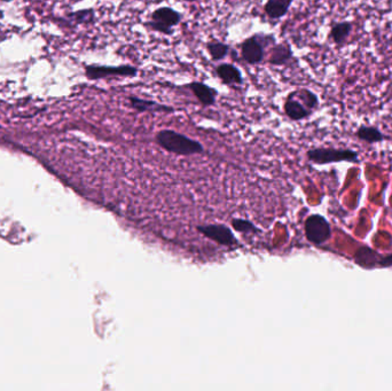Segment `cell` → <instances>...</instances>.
Here are the masks:
<instances>
[{"mask_svg": "<svg viewBox=\"0 0 392 391\" xmlns=\"http://www.w3.org/2000/svg\"><path fill=\"white\" fill-rule=\"evenodd\" d=\"M292 57H294V52L290 45L282 43V44L275 45L273 48L268 62L272 66H285L292 60Z\"/></svg>", "mask_w": 392, "mask_h": 391, "instance_id": "cell-15", "label": "cell"}, {"mask_svg": "<svg viewBox=\"0 0 392 391\" xmlns=\"http://www.w3.org/2000/svg\"><path fill=\"white\" fill-rule=\"evenodd\" d=\"M296 98L299 99V102L304 104L310 111L315 113V111L319 108L320 105V100H319L318 95H315V92L308 90V88H301L297 91L292 92Z\"/></svg>", "mask_w": 392, "mask_h": 391, "instance_id": "cell-17", "label": "cell"}, {"mask_svg": "<svg viewBox=\"0 0 392 391\" xmlns=\"http://www.w3.org/2000/svg\"><path fill=\"white\" fill-rule=\"evenodd\" d=\"M305 236L317 246L328 241L332 236V226L321 215H311L305 220Z\"/></svg>", "mask_w": 392, "mask_h": 391, "instance_id": "cell-6", "label": "cell"}, {"mask_svg": "<svg viewBox=\"0 0 392 391\" xmlns=\"http://www.w3.org/2000/svg\"><path fill=\"white\" fill-rule=\"evenodd\" d=\"M138 68L132 64H121L116 67L111 66H101V64H88L85 66V76L91 81H97L109 77H136Z\"/></svg>", "mask_w": 392, "mask_h": 391, "instance_id": "cell-4", "label": "cell"}, {"mask_svg": "<svg viewBox=\"0 0 392 391\" xmlns=\"http://www.w3.org/2000/svg\"><path fill=\"white\" fill-rule=\"evenodd\" d=\"M283 109H285V114L288 116V118L296 122L306 120L313 114L312 111H310L304 104H302L299 99L296 98L292 92L286 99Z\"/></svg>", "mask_w": 392, "mask_h": 391, "instance_id": "cell-10", "label": "cell"}, {"mask_svg": "<svg viewBox=\"0 0 392 391\" xmlns=\"http://www.w3.org/2000/svg\"><path fill=\"white\" fill-rule=\"evenodd\" d=\"M218 77L225 85H242V73L236 66L232 64H221L216 68Z\"/></svg>", "mask_w": 392, "mask_h": 391, "instance_id": "cell-12", "label": "cell"}, {"mask_svg": "<svg viewBox=\"0 0 392 391\" xmlns=\"http://www.w3.org/2000/svg\"><path fill=\"white\" fill-rule=\"evenodd\" d=\"M196 229L202 236L212 240L219 246L227 247L231 249L239 247L238 239L233 236V232L227 226L221 224H207V225H198Z\"/></svg>", "mask_w": 392, "mask_h": 391, "instance_id": "cell-7", "label": "cell"}, {"mask_svg": "<svg viewBox=\"0 0 392 391\" xmlns=\"http://www.w3.org/2000/svg\"><path fill=\"white\" fill-rule=\"evenodd\" d=\"M188 88L202 106L210 107V106L215 105L218 95V91L216 88L205 84L203 82L198 81L191 82Z\"/></svg>", "mask_w": 392, "mask_h": 391, "instance_id": "cell-8", "label": "cell"}, {"mask_svg": "<svg viewBox=\"0 0 392 391\" xmlns=\"http://www.w3.org/2000/svg\"><path fill=\"white\" fill-rule=\"evenodd\" d=\"M355 137L359 140L371 144V145L384 142L388 138L383 132H381L379 128L371 126V125H360L355 132Z\"/></svg>", "mask_w": 392, "mask_h": 391, "instance_id": "cell-14", "label": "cell"}, {"mask_svg": "<svg viewBox=\"0 0 392 391\" xmlns=\"http://www.w3.org/2000/svg\"><path fill=\"white\" fill-rule=\"evenodd\" d=\"M155 139L160 147L176 155H196L205 152V147L201 142L174 130H169V128L161 130L156 133Z\"/></svg>", "mask_w": 392, "mask_h": 391, "instance_id": "cell-1", "label": "cell"}, {"mask_svg": "<svg viewBox=\"0 0 392 391\" xmlns=\"http://www.w3.org/2000/svg\"><path fill=\"white\" fill-rule=\"evenodd\" d=\"M274 41L273 36H265V35H255L252 37L247 38L241 44V57L245 64H259L263 62L265 57V43Z\"/></svg>", "mask_w": 392, "mask_h": 391, "instance_id": "cell-5", "label": "cell"}, {"mask_svg": "<svg viewBox=\"0 0 392 391\" xmlns=\"http://www.w3.org/2000/svg\"><path fill=\"white\" fill-rule=\"evenodd\" d=\"M181 20V14L172 7H160L151 13V20L146 23V27L165 36H172L174 32V28L180 24Z\"/></svg>", "mask_w": 392, "mask_h": 391, "instance_id": "cell-3", "label": "cell"}, {"mask_svg": "<svg viewBox=\"0 0 392 391\" xmlns=\"http://www.w3.org/2000/svg\"><path fill=\"white\" fill-rule=\"evenodd\" d=\"M205 48H207L209 55L212 57L214 61L223 60V59L227 57L228 53L231 52L230 45L217 41H209V43H207V45H205Z\"/></svg>", "mask_w": 392, "mask_h": 391, "instance_id": "cell-18", "label": "cell"}, {"mask_svg": "<svg viewBox=\"0 0 392 391\" xmlns=\"http://www.w3.org/2000/svg\"><path fill=\"white\" fill-rule=\"evenodd\" d=\"M294 0H268L264 6L266 17L271 20H280L287 15Z\"/></svg>", "mask_w": 392, "mask_h": 391, "instance_id": "cell-13", "label": "cell"}, {"mask_svg": "<svg viewBox=\"0 0 392 391\" xmlns=\"http://www.w3.org/2000/svg\"><path fill=\"white\" fill-rule=\"evenodd\" d=\"M3 1H5V3H10L12 0H3Z\"/></svg>", "mask_w": 392, "mask_h": 391, "instance_id": "cell-23", "label": "cell"}, {"mask_svg": "<svg viewBox=\"0 0 392 391\" xmlns=\"http://www.w3.org/2000/svg\"><path fill=\"white\" fill-rule=\"evenodd\" d=\"M67 19L76 24L93 23L95 20V14L93 10H82L68 14Z\"/></svg>", "mask_w": 392, "mask_h": 391, "instance_id": "cell-19", "label": "cell"}, {"mask_svg": "<svg viewBox=\"0 0 392 391\" xmlns=\"http://www.w3.org/2000/svg\"><path fill=\"white\" fill-rule=\"evenodd\" d=\"M232 226L235 231L240 233H257L259 229L256 227L255 224L249 222L247 220H241V218H235L232 220Z\"/></svg>", "mask_w": 392, "mask_h": 391, "instance_id": "cell-20", "label": "cell"}, {"mask_svg": "<svg viewBox=\"0 0 392 391\" xmlns=\"http://www.w3.org/2000/svg\"><path fill=\"white\" fill-rule=\"evenodd\" d=\"M355 260L359 265H362L364 267H374L379 265V260L381 258V255L373 251L372 249L369 248H362L359 249L357 253H355Z\"/></svg>", "mask_w": 392, "mask_h": 391, "instance_id": "cell-16", "label": "cell"}, {"mask_svg": "<svg viewBox=\"0 0 392 391\" xmlns=\"http://www.w3.org/2000/svg\"><path fill=\"white\" fill-rule=\"evenodd\" d=\"M352 31H353V24L350 21L336 22L330 27L329 38L337 48H342L348 43Z\"/></svg>", "mask_w": 392, "mask_h": 391, "instance_id": "cell-11", "label": "cell"}, {"mask_svg": "<svg viewBox=\"0 0 392 391\" xmlns=\"http://www.w3.org/2000/svg\"><path fill=\"white\" fill-rule=\"evenodd\" d=\"M308 161L315 164L359 162V153L348 149H312L306 153Z\"/></svg>", "mask_w": 392, "mask_h": 391, "instance_id": "cell-2", "label": "cell"}, {"mask_svg": "<svg viewBox=\"0 0 392 391\" xmlns=\"http://www.w3.org/2000/svg\"><path fill=\"white\" fill-rule=\"evenodd\" d=\"M377 267H392V254L390 255H386V256H381L379 260V265Z\"/></svg>", "mask_w": 392, "mask_h": 391, "instance_id": "cell-21", "label": "cell"}, {"mask_svg": "<svg viewBox=\"0 0 392 391\" xmlns=\"http://www.w3.org/2000/svg\"><path fill=\"white\" fill-rule=\"evenodd\" d=\"M129 102L132 108L138 113H174L176 109L171 106L162 105L154 100L139 98V97H129Z\"/></svg>", "mask_w": 392, "mask_h": 391, "instance_id": "cell-9", "label": "cell"}, {"mask_svg": "<svg viewBox=\"0 0 392 391\" xmlns=\"http://www.w3.org/2000/svg\"><path fill=\"white\" fill-rule=\"evenodd\" d=\"M183 1H188V3H194V1H198V0H183Z\"/></svg>", "mask_w": 392, "mask_h": 391, "instance_id": "cell-22", "label": "cell"}]
</instances>
